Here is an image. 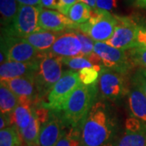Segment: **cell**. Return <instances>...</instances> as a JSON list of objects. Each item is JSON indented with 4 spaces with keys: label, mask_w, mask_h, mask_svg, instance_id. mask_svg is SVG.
Here are the masks:
<instances>
[{
    "label": "cell",
    "mask_w": 146,
    "mask_h": 146,
    "mask_svg": "<svg viewBox=\"0 0 146 146\" xmlns=\"http://www.w3.org/2000/svg\"><path fill=\"white\" fill-rule=\"evenodd\" d=\"M42 7L20 5L16 18L11 25L9 35L25 37L41 30L38 22Z\"/></svg>",
    "instance_id": "cell-7"
},
{
    "label": "cell",
    "mask_w": 146,
    "mask_h": 146,
    "mask_svg": "<svg viewBox=\"0 0 146 146\" xmlns=\"http://www.w3.org/2000/svg\"><path fill=\"white\" fill-rule=\"evenodd\" d=\"M32 103L20 102L14 112L11 114V125H15L21 132L29 125L33 116V109Z\"/></svg>",
    "instance_id": "cell-18"
},
{
    "label": "cell",
    "mask_w": 146,
    "mask_h": 146,
    "mask_svg": "<svg viewBox=\"0 0 146 146\" xmlns=\"http://www.w3.org/2000/svg\"><path fill=\"white\" fill-rule=\"evenodd\" d=\"M126 131H139L146 128V124L141 122V120L137 119L136 118L131 117L126 120Z\"/></svg>",
    "instance_id": "cell-31"
},
{
    "label": "cell",
    "mask_w": 146,
    "mask_h": 146,
    "mask_svg": "<svg viewBox=\"0 0 146 146\" xmlns=\"http://www.w3.org/2000/svg\"><path fill=\"white\" fill-rule=\"evenodd\" d=\"M94 51L101 57L105 68L123 75L132 67L133 63L126 53L127 50L111 46L106 42H95Z\"/></svg>",
    "instance_id": "cell-8"
},
{
    "label": "cell",
    "mask_w": 146,
    "mask_h": 146,
    "mask_svg": "<svg viewBox=\"0 0 146 146\" xmlns=\"http://www.w3.org/2000/svg\"><path fill=\"white\" fill-rule=\"evenodd\" d=\"M115 16L117 19V25L114 34L106 43L124 50L137 47L136 36L139 26L129 17Z\"/></svg>",
    "instance_id": "cell-9"
},
{
    "label": "cell",
    "mask_w": 146,
    "mask_h": 146,
    "mask_svg": "<svg viewBox=\"0 0 146 146\" xmlns=\"http://www.w3.org/2000/svg\"><path fill=\"white\" fill-rule=\"evenodd\" d=\"M63 64L70 68L72 71L80 72L85 68H91L94 65L89 62V60L84 55L76 56L72 58H62Z\"/></svg>",
    "instance_id": "cell-27"
},
{
    "label": "cell",
    "mask_w": 146,
    "mask_h": 146,
    "mask_svg": "<svg viewBox=\"0 0 146 146\" xmlns=\"http://www.w3.org/2000/svg\"><path fill=\"white\" fill-rule=\"evenodd\" d=\"M48 52L61 58L83 55L81 43L75 31L59 35Z\"/></svg>",
    "instance_id": "cell-11"
},
{
    "label": "cell",
    "mask_w": 146,
    "mask_h": 146,
    "mask_svg": "<svg viewBox=\"0 0 146 146\" xmlns=\"http://www.w3.org/2000/svg\"><path fill=\"white\" fill-rule=\"evenodd\" d=\"M137 47L146 46V29L139 26L136 36Z\"/></svg>",
    "instance_id": "cell-34"
},
{
    "label": "cell",
    "mask_w": 146,
    "mask_h": 146,
    "mask_svg": "<svg viewBox=\"0 0 146 146\" xmlns=\"http://www.w3.org/2000/svg\"><path fill=\"white\" fill-rule=\"evenodd\" d=\"M115 126L107 106L95 102L80 127L81 146H103L109 143Z\"/></svg>",
    "instance_id": "cell-1"
},
{
    "label": "cell",
    "mask_w": 146,
    "mask_h": 146,
    "mask_svg": "<svg viewBox=\"0 0 146 146\" xmlns=\"http://www.w3.org/2000/svg\"><path fill=\"white\" fill-rule=\"evenodd\" d=\"M97 95L96 84L85 85L80 84L69 96L63 106L62 119L72 128H80L94 105Z\"/></svg>",
    "instance_id": "cell-2"
},
{
    "label": "cell",
    "mask_w": 146,
    "mask_h": 146,
    "mask_svg": "<svg viewBox=\"0 0 146 146\" xmlns=\"http://www.w3.org/2000/svg\"><path fill=\"white\" fill-rule=\"evenodd\" d=\"M20 104V100L7 85L0 84V110L1 114L11 115Z\"/></svg>",
    "instance_id": "cell-19"
},
{
    "label": "cell",
    "mask_w": 146,
    "mask_h": 146,
    "mask_svg": "<svg viewBox=\"0 0 146 146\" xmlns=\"http://www.w3.org/2000/svg\"><path fill=\"white\" fill-rule=\"evenodd\" d=\"M117 5L118 0H97L96 2V8L107 11L115 9Z\"/></svg>",
    "instance_id": "cell-32"
},
{
    "label": "cell",
    "mask_w": 146,
    "mask_h": 146,
    "mask_svg": "<svg viewBox=\"0 0 146 146\" xmlns=\"http://www.w3.org/2000/svg\"><path fill=\"white\" fill-rule=\"evenodd\" d=\"M136 5L141 8H146V0H136Z\"/></svg>",
    "instance_id": "cell-39"
},
{
    "label": "cell",
    "mask_w": 146,
    "mask_h": 146,
    "mask_svg": "<svg viewBox=\"0 0 146 146\" xmlns=\"http://www.w3.org/2000/svg\"><path fill=\"white\" fill-rule=\"evenodd\" d=\"M1 82L7 85L16 94L20 100V102L33 103V102L38 97L35 76L3 80Z\"/></svg>",
    "instance_id": "cell-12"
},
{
    "label": "cell",
    "mask_w": 146,
    "mask_h": 146,
    "mask_svg": "<svg viewBox=\"0 0 146 146\" xmlns=\"http://www.w3.org/2000/svg\"><path fill=\"white\" fill-rule=\"evenodd\" d=\"M132 84L138 85L146 95V69L141 68L136 71L132 79Z\"/></svg>",
    "instance_id": "cell-30"
},
{
    "label": "cell",
    "mask_w": 146,
    "mask_h": 146,
    "mask_svg": "<svg viewBox=\"0 0 146 146\" xmlns=\"http://www.w3.org/2000/svg\"><path fill=\"white\" fill-rule=\"evenodd\" d=\"M20 5L25 6H35V7H42L41 0H16Z\"/></svg>",
    "instance_id": "cell-37"
},
{
    "label": "cell",
    "mask_w": 146,
    "mask_h": 146,
    "mask_svg": "<svg viewBox=\"0 0 146 146\" xmlns=\"http://www.w3.org/2000/svg\"><path fill=\"white\" fill-rule=\"evenodd\" d=\"M33 146H40V145H39V144H36V145H33Z\"/></svg>",
    "instance_id": "cell-41"
},
{
    "label": "cell",
    "mask_w": 146,
    "mask_h": 146,
    "mask_svg": "<svg viewBox=\"0 0 146 146\" xmlns=\"http://www.w3.org/2000/svg\"><path fill=\"white\" fill-rule=\"evenodd\" d=\"M63 121L54 112L41 125L38 144L40 146H56L63 132Z\"/></svg>",
    "instance_id": "cell-14"
},
{
    "label": "cell",
    "mask_w": 146,
    "mask_h": 146,
    "mask_svg": "<svg viewBox=\"0 0 146 146\" xmlns=\"http://www.w3.org/2000/svg\"><path fill=\"white\" fill-rule=\"evenodd\" d=\"M58 36V33L41 29L23 38H25L39 51L46 53V51L50 50Z\"/></svg>",
    "instance_id": "cell-17"
},
{
    "label": "cell",
    "mask_w": 146,
    "mask_h": 146,
    "mask_svg": "<svg viewBox=\"0 0 146 146\" xmlns=\"http://www.w3.org/2000/svg\"><path fill=\"white\" fill-rule=\"evenodd\" d=\"M22 141L20 131L15 125L0 130V146H21Z\"/></svg>",
    "instance_id": "cell-23"
},
{
    "label": "cell",
    "mask_w": 146,
    "mask_h": 146,
    "mask_svg": "<svg viewBox=\"0 0 146 146\" xmlns=\"http://www.w3.org/2000/svg\"><path fill=\"white\" fill-rule=\"evenodd\" d=\"M16 0H0V12L2 24L5 25H11L16 18L19 10Z\"/></svg>",
    "instance_id": "cell-22"
},
{
    "label": "cell",
    "mask_w": 146,
    "mask_h": 146,
    "mask_svg": "<svg viewBox=\"0 0 146 146\" xmlns=\"http://www.w3.org/2000/svg\"><path fill=\"white\" fill-rule=\"evenodd\" d=\"M78 72L68 71L63 72L62 77L54 85L48 94L46 108L52 111H62L69 96L80 84Z\"/></svg>",
    "instance_id": "cell-5"
},
{
    "label": "cell",
    "mask_w": 146,
    "mask_h": 146,
    "mask_svg": "<svg viewBox=\"0 0 146 146\" xmlns=\"http://www.w3.org/2000/svg\"><path fill=\"white\" fill-rule=\"evenodd\" d=\"M41 131V123L36 117L33 109V116L29 125L20 132L23 141L27 146H33L38 144Z\"/></svg>",
    "instance_id": "cell-20"
},
{
    "label": "cell",
    "mask_w": 146,
    "mask_h": 146,
    "mask_svg": "<svg viewBox=\"0 0 146 146\" xmlns=\"http://www.w3.org/2000/svg\"><path fill=\"white\" fill-rule=\"evenodd\" d=\"M115 146H146V128L139 131H127Z\"/></svg>",
    "instance_id": "cell-24"
},
{
    "label": "cell",
    "mask_w": 146,
    "mask_h": 146,
    "mask_svg": "<svg viewBox=\"0 0 146 146\" xmlns=\"http://www.w3.org/2000/svg\"><path fill=\"white\" fill-rule=\"evenodd\" d=\"M63 59L50 53H45L40 60L35 76L38 95L50 93L54 85L63 76Z\"/></svg>",
    "instance_id": "cell-4"
},
{
    "label": "cell",
    "mask_w": 146,
    "mask_h": 146,
    "mask_svg": "<svg viewBox=\"0 0 146 146\" xmlns=\"http://www.w3.org/2000/svg\"><path fill=\"white\" fill-rule=\"evenodd\" d=\"M99 87L102 97L110 101L120 99L127 93L123 74L107 68L100 72Z\"/></svg>",
    "instance_id": "cell-10"
},
{
    "label": "cell",
    "mask_w": 146,
    "mask_h": 146,
    "mask_svg": "<svg viewBox=\"0 0 146 146\" xmlns=\"http://www.w3.org/2000/svg\"><path fill=\"white\" fill-rule=\"evenodd\" d=\"M42 7H46L48 9H56L58 10V0H41Z\"/></svg>",
    "instance_id": "cell-36"
},
{
    "label": "cell",
    "mask_w": 146,
    "mask_h": 146,
    "mask_svg": "<svg viewBox=\"0 0 146 146\" xmlns=\"http://www.w3.org/2000/svg\"><path fill=\"white\" fill-rule=\"evenodd\" d=\"M39 63L40 61L27 63L7 61L0 66L1 80L24 76H35L38 71Z\"/></svg>",
    "instance_id": "cell-15"
},
{
    "label": "cell",
    "mask_w": 146,
    "mask_h": 146,
    "mask_svg": "<svg viewBox=\"0 0 146 146\" xmlns=\"http://www.w3.org/2000/svg\"><path fill=\"white\" fill-rule=\"evenodd\" d=\"M116 25L117 19L115 15L107 11L94 8L90 19L77 25L76 29L88 35L95 42H106L114 34Z\"/></svg>",
    "instance_id": "cell-3"
},
{
    "label": "cell",
    "mask_w": 146,
    "mask_h": 146,
    "mask_svg": "<svg viewBox=\"0 0 146 146\" xmlns=\"http://www.w3.org/2000/svg\"><path fill=\"white\" fill-rule=\"evenodd\" d=\"M86 57L89 60V62L92 63L94 66H101V67H103L102 60L101 57H100L97 53H95L94 51L93 53H91L90 54L87 55Z\"/></svg>",
    "instance_id": "cell-35"
},
{
    "label": "cell",
    "mask_w": 146,
    "mask_h": 146,
    "mask_svg": "<svg viewBox=\"0 0 146 146\" xmlns=\"http://www.w3.org/2000/svg\"><path fill=\"white\" fill-rule=\"evenodd\" d=\"M1 50H3L7 56V61L14 62H35L40 61L45 53L41 52L32 46L23 37L11 36L4 39L2 42Z\"/></svg>",
    "instance_id": "cell-6"
},
{
    "label": "cell",
    "mask_w": 146,
    "mask_h": 146,
    "mask_svg": "<svg viewBox=\"0 0 146 146\" xmlns=\"http://www.w3.org/2000/svg\"><path fill=\"white\" fill-rule=\"evenodd\" d=\"M91 11L92 8L90 7L79 1L70 8L67 16L73 23L79 25L89 21L91 17Z\"/></svg>",
    "instance_id": "cell-21"
},
{
    "label": "cell",
    "mask_w": 146,
    "mask_h": 146,
    "mask_svg": "<svg viewBox=\"0 0 146 146\" xmlns=\"http://www.w3.org/2000/svg\"><path fill=\"white\" fill-rule=\"evenodd\" d=\"M76 33L77 34L79 39L80 41L81 46H82V54L84 56H87L90 54L91 53L94 52V42L93 39H91L88 35L84 34V33L80 31L79 29L75 30Z\"/></svg>",
    "instance_id": "cell-29"
},
{
    "label": "cell",
    "mask_w": 146,
    "mask_h": 146,
    "mask_svg": "<svg viewBox=\"0 0 146 146\" xmlns=\"http://www.w3.org/2000/svg\"><path fill=\"white\" fill-rule=\"evenodd\" d=\"M26 146H27V145H26Z\"/></svg>",
    "instance_id": "cell-42"
},
{
    "label": "cell",
    "mask_w": 146,
    "mask_h": 146,
    "mask_svg": "<svg viewBox=\"0 0 146 146\" xmlns=\"http://www.w3.org/2000/svg\"><path fill=\"white\" fill-rule=\"evenodd\" d=\"M103 146H115V145H113L112 143H110V142H109V143L106 144V145H103Z\"/></svg>",
    "instance_id": "cell-40"
},
{
    "label": "cell",
    "mask_w": 146,
    "mask_h": 146,
    "mask_svg": "<svg viewBox=\"0 0 146 146\" xmlns=\"http://www.w3.org/2000/svg\"><path fill=\"white\" fill-rule=\"evenodd\" d=\"M80 0H58V11L63 13V15L68 16V13L70 8L74 4L78 3Z\"/></svg>",
    "instance_id": "cell-33"
},
{
    "label": "cell",
    "mask_w": 146,
    "mask_h": 146,
    "mask_svg": "<svg viewBox=\"0 0 146 146\" xmlns=\"http://www.w3.org/2000/svg\"><path fill=\"white\" fill-rule=\"evenodd\" d=\"M80 2H82L84 3L87 4L92 9L96 8V2H97V0H80Z\"/></svg>",
    "instance_id": "cell-38"
},
{
    "label": "cell",
    "mask_w": 146,
    "mask_h": 146,
    "mask_svg": "<svg viewBox=\"0 0 146 146\" xmlns=\"http://www.w3.org/2000/svg\"><path fill=\"white\" fill-rule=\"evenodd\" d=\"M128 50L129 57L133 64H138L146 69V46L136 47Z\"/></svg>",
    "instance_id": "cell-28"
},
{
    "label": "cell",
    "mask_w": 146,
    "mask_h": 146,
    "mask_svg": "<svg viewBox=\"0 0 146 146\" xmlns=\"http://www.w3.org/2000/svg\"><path fill=\"white\" fill-rule=\"evenodd\" d=\"M128 103L132 117L146 124V95L135 84L128 92Z\"/></svg>",
    "instance_id": "cell-16"
},
{
    "label": "cell",
    "mask_w": 146,
    "mask_h": 146,
    "mask_svg": "<svg viewBox=\"0 0 146 146\" xmlns=\"http://www.w3.org/2000/svg\"><path fill=\"white\" fill-rule=\"evenodd\" d=\"M38 25L41 29L55 33H59L68 29H76L77 27V25L73 23L63 13L43 8L40 12Z\"/></svg>",
    "instance_id": "cell-13"
},
{
    "label": "cell",
    "mask_w": 146,
    "mask_h": 146,
    "mask_svg": "<svg viewBox=\"0 0 146 146\" xmlns=\"http://www.w3.org/2000/svg\"><path fill=\"white\" fill-rule=\"evenodd\" d=\"M103 67L101 66H94L91 68H85L78 72L79 78L80 83L85 85L94 84L97 82L98 78L99 72H101Z\"/></svg>",
    "instance_id": "cell-26"
},
{
    "label": "cell",
    "mask_w": 146,
    "mask_h": 146,
    "mask_svg": "<svg viewBox=\"0 0 146 146\" xmlns=\"http://www.w3.org/2000/svg\"><path fill=\"white\" fill-rule=\"evenodd\" d=\"M56 146H81L80 128H72L63 131Z\"/></svg>",
    "instance_id": "cell-25"
}]
</instances>
